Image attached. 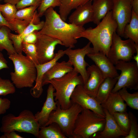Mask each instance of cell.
I'll return each instance as SVG.
<instances>
[{"instance_id":"cell-8","label":"cell","mask_w":138,"mask_h":138,"mask_svg":"<svg viewBox=\"0 0 138 138\" xmlns=\"http://www.w3.org/2000/svg\"><path fill=\"white\" fill-rule=\"evenodd\" d=\"M136 44L129 39L122 40L116 32L107 56L114 65L119 61H130L136 52Z\"/></svg>"},{"instance_id":"cell-2","label":"cell","mask_w":138,"mask_h":138,"mask_svg":"<svg viewBox=\"0 0 138 138\" xmlns=\"http://www.w3.org/2000/svg\"><path fill=\"white\" fill-rule=\"evenodd\" d=\"M95 28L89 27L80 33L79 38L88 40L93 45L94 52H101L107 56L111 44L113 34L116 32L117 24L109 12Z\"/></svg>"},{"instance_id":"cell-10","label":"cell","mask_w":138,"mask_h":138,"mask_svg":"<svg viewBox=\"0 0 138 138\" xmlns=\"http://www.w3.org/2000/svg\"><path fill=\"white\" fill-rule=\"evenodd\" d=\"M89 42L81 48L73 49L68 48L64 50L65 54L68 57V61L73 66L75 70L82 76L84 84L86 83L89 76L86 67L89 65L85 60V57L87 54L94 52L93 47L90 46Z\"/></svg>"},{"instance_id":"cell-5","label":"cell","mask_w":138,"mask_h":138,"mask_svg":"<svg viewBox=\"0 0 138 138\" xmlns=\"http://www.w3.org/2000/svg\"><path fill=\"white\" fill-rule=\"evenodd\" d=\"M1 124L0 131L2 133L17 131L30 133L39 138L40 126L30 110H24L18 116L12 113L4 116L2 119Z\"/></svg>"},{"instance_id":"cell-44","label":"cell","mask_w":138,"mask_h":138,"mask_svg":"<svg viewBox=\"0 0 138 138\" xmlns=\"http://www.w3.org/2000/svg\"><path fill=\"white\" fill-rule=\"evenodd\" d=\"M136 54L133 56V59L134 60L137 65L138 66V44H136Z\"/></svg>"},{"instance_id":"cell-27","label":"cell","mask_w":138,"mask_h":138,"mask_svg":"<svg viewBox=\"0 0 138 138\" xmlns=\"http://www.w3.org/2000/svg\"><path fill=\"white\" fill-rule=\"evenodd\" d=\"M38 7L37 6H31L19 9L16 12L15 18L30 22L33 20L34 24H38L40 21L38 12L36 10Z\"/></svg>"},{"instance_id":"cell-28","label":"cell","mask_w":138,"mask_h":138,"mask_svg":"<svg viewBox=\"0 0 138 138\" xmlns=\"http://www.w3.org/2000/svg\"><path fill=\"white\" fill-rule=\"evenodd\" d=\"M10 30L6 26L0 28V51L5 50L8 55L16 53L9 37V34Z\"/></svg>"},{"instance_id":"cell-45","label":"cell","mask_w":138,"mask_h":138,"mask_svg":"<svg viewBox=\"0 0 138 138\" xmlns=\"http://www.w3.org/2000/svg\"><path fill=\"white\" fill-rule=\"evenodd\" d=\"M21 0H4V2L5 3H9L16 5Z\"/></svg>"},{"instance_id":"cell-43","label":"cell","mask_w":138,"mask_h":138,"mask_svg":"<svg viewBox=\"0 0 138 138\" xmlns=\"http://www.w3.org/2000/svg\"><path fill=\"white\" fill-rule=\"evenodd\" d=\"M131 3L132 11L138 15V0H132Z\"/></svg>"},{"instance_id":"cell-7","label":"cell","mask_w":138,"mask_h":138,"mask_svg":"<svg viewBox=\"0 0 138 138\" xmlns=\"http://www.w3.org/2000/svg\"><path fill=\"white\" fill-rule=\"evenodd\" d=\"M57 106L56 109L51 113L44 126L55 123L67 138H72L76 121L83 109L76 103H73L69 108L66 109H62L57 102Z\"/></svg>"},{"instance_id":"cell-15","label":"cell","mask_w":138,"mask_h":138,"mask_svg":"<svg viewBox=\"0 0 138 138\" xmlns=\"http://www.w3.org/2000/svg\"><path fill=\"white\" fill-rule=\"evenodd\" d=\"M105 114V123L103 130L94 134L95 138H115L120 136L124 137L128 134L122 130L113 117L106 109L102 108Z\"/></svg>"},{"instance_id":"cell-35","label":"cell","mask_w":138,"mask_h":138,"mask_svg":"<svg viewBox=\"0 0 138 138\" xmlns=\"http://www.w3.org/2000/svg\"><path fill=\"white\" fill-rule=\"evenodd\" d=\"M61 5L60 0H41L38 7V13L40 18L44 15L45 11L49 8L59 7Z\"/></svg>"},{"instance_id":"cell-41","label":"cell","mask_w":138,"mask_h":138,"mask_svg":"<svg viewBox=\"0 0 138 138\" xmlns=\"http://www.w3.org/2000/svg\"><path fill=\"white\" fill-rule=\"evenodd\" d=\"M8 68L7 62L4 58L1 52L0 51V70Z\"/></svg>"},{"instance_id":"cell-36","label":"cell","mask_w":138,"mask_h":138,"mask_svg":"<svg viewBox=\"0 0 138 138\" xmlns=\"http://www.w3.org/2000/svg\"><path fill=\"white\" fill-rule=\"evenodd\" d=\"M30 22L25 20H21L15 18L9 23L14 31L18 34L22 33Z\"/></svg>"},{"instance_id":"cell-14","label":"cell","mask_w":138,"mask_h":138,"mask_svg":"<svg viewBox=\"0 0 138 138\" xmlns=\"http://www.w3.org/2000/svg\"><path fill=\"white\" fill-rule=\"evenodd\" d=\"M65 54L64 50H59L55 53L54 58L50 61L42 64L35 65L37 73L36 83L35 85L31 88L30 90V94L33 97L38 98L41 96L43 90L42 83L44 75Z\"/></svg>"},{"instance_id":"cell-3","label":"cell","mask_w":138,"mask_h":138,"mask_svg":"<svg viewBox=\"0 0 138 138\" xmlns=\"http://www.w3.org/2000/svg\"><path fill=\"white\" fill-rule=\"evenodd\" d=\"M14 65V71L10 73L12 82L17 88H32L36 79L35 64L27 56L17 53L9 55Z\"/></svg>"},{"instance_id":"cell-25","label":"cell","mask_w":138,"mask_h":138,"mask_svg":"<svg viewBox=\"0 0 138 138\" xmlns=\"http://www.w3.org/2000/svg\"><path fill=\"white\" fill-rule=\"evenodd\" d=\"M123 37L138 44V15L132 11L131 20L124 29Z\"/></svg>"},{"instance_id":"cell-11","label":"cell","mask_w":138,"mask_h":138,"mask_svg":"<svg viewBox=\"0 0 138 138\" xmlns=\"http://www.w3.org/2000/svg\"><path fill=\"white\" fill-rule=\"evenodd\" d=\"M37 33V39L35 44L38 60L39 64H42L49 62L54 58L55 55L54 51L57 45H63L57 39L46 35Z\"/></svg>"},{"instance_id":"cell-40","label":"cell","mask_w":138,"mask_h":138,"mask_svg":"<svg viewBox=\"0 0 138 138\" xmlns=\"http://www.w3.org/2000/svg\"><path fill=\"white\" fill-rule=\"evenodd\" d=\"M24 137L16 133L15 131H12L4 133L0 138H23Z\"/></svg>"},{"instance_id":"cell-16","label":"cell","mask_w":138,"mask_h":138,"mask_svg":"<svg viewBox=\"0 0 138 138\" xmlns=\"http://www.w3.org/2000/svg\"><path fill=\"white\" fill-rule=\"evenodd\" d=\"M87 55L95 63L106 78L117 77L119 75L115 65L102 52H94Z\"/></svg>"},{"instance_id":"cell-38","label":"cell","mask_w":138,"mask_h":138,"mask_svg":"<svg viewBox=\"0 0 138 138\" xmlns=\"http://www.w3.org/2000/svg\"><path fill=\"white\" fill-rule=\"evenodd\" d=\"M37 32L35 31L26 35L23 39L22 43L35 44L37 39Z\"/></svg>"},{"instance_id":"cell-6","label":"cell","mask_w":138,"mask_h":138,"mask_svg":"<svg viewBox=\"0 0 138 138\" xmlns=\"http://www.w3.org/2000/svg\"><path fill=\"white\" fill-rule=\"evenodd\" d=\"M105 123V118L92 111L83 109L78 115L72 138H89L102 130Z\"/></svg>"},{"instance_id":"cell-37","label":"cell","mask_w":138,"mask_h":138,"mask_svg":"<svg viewBox=\"0 0 138 138\" xmlns=\"http://www.w3.org/2000/svg\"><path fill=\"white\" fill-rule=\"evenodd\" d=\"M41 1V0H21L16 6L18 10L28 6H37L38 7Z\"/></svg>"},{"instance_id":"cell-18","label":"cell","mask_w":138,"mask_h":138,"mask_svg":"<svg viewBox=\"0 0 138 138\" xmlns=\"http://www.w3.org/2000/svg\"><path fill=\"white\" fill-rule=\"evenodd\" d=\"M87 70L89 76L83 87L88 95L95 98L99 87L106 77L95 65H89Z\"/></svg>"},{"instance_id":"cell-46","label":"cell","mask_w":138,"mask_h":138,"mask_svg":"<svg viewBox=\"0 0 138 138\" xmlns=\"http://www.w3.org/2000/svg\"><path fill=\"white\" fill-rule=\"evenodd\" d=\"M130 0V1L131 2L132 1V0Z\"/></svg>"},{"instance_id":"cell-17","label":"cell","mask_w":138,"mask_h":138,"mask_svg":"<svg viewBox=\"0 0 138 138\" xmlns=\"http://www.w3.org/2000/svg\"><path fill=\"white\" fill-rule=\"evenodd\" d=\"M93 1H90L76 8L68 17L69 23L83 27L85 24L93 22Z\"/></svg>"},{"instance_id":"cell-4","label":"cell","mask_w":138,"mask_h":138,"mask_svg":"<svg viewBox=\"0 0 138 138\" xmlns=\"http://www.w3.org/2000/svg\"><path fill=\"white\" fill-rule=\"evenodd\" d=\"M74 68L63 77L51 79L48 84L52 85L55 91L54 93V100L61 108L66 109L72 105L71 96L76 87L84 84L82 76Z\"/></svg>"},{"instance_id":"cell-9","label":"cell","mask_w":138,"mask_h":138,"mask_svg":"<svg viewBox=\"0 0 138 138\" xmlns=\"http://www.w3.org/2000/svg\"><path fill=\"white\" fill-rule=\"evenodd\" d=\"M121 72L112 92L118 91L123 87L131 89H138V66L135 62L118 61L115 65Z\"/></svg>"},{"instance_id":"cell-12","label":"cell","mask_w":138,"mask_h":138,"mask_svg":"<svg viewBox=\"0 0 138 138\" xmlns=\"http://www.w3.org/2000/svg\"><path fill=\"white\" fill-rule=\"evenodd\" d=\"M111 10L113 18L116 22L117 34L123 37V32L126 25L130 21L132 10L129 0H113Z\"/></svg>"},{"instance_id":"cell-20","label":"cell","mask_w":138,"mask_h":138,"mask_svg":"<svg viewBox=\"0 0 138 138\" xmlns=\"http://www.w3.org/2000/svg\"><path fill=\"white\" fill-rule=\"evenodd\" d=\"M73 69L72 65L68 61H63L60 62H57L44 75L42 86L48 84V82L51 79L63 77Z\"/></svg>"},{"instance_id":"cell-39","label":"cell","mask_w":138,"mask_h":138,"mask_svg":"<svg viewBox=\"0 0 138 138\" xmlns=\"http://www.w3.org/2000/svg\"><path fill=\"white\" fill-rule=\"evenodd\" d=\"M10 104V101L8 99L0 97V115L6 113L9 108Z\"/></svg>"},{"instance_id":"cell-13","label":"cell","mask_w":138,"mask_h":138,"mask_svg":"<svg viewBox=\"0 0 138 138\" xmlns=\"http://www.w3.org/2000/svg\"><path fill=\"white\" fill-rule=\"evenodd\" d=\"M83 85H79L75 87L71 97L72 103H76L83 109H89L105 118V114L101 105L95 98L90 96L85 91Z\"/></svg>"},{"instance_id":"cell-32","label":"cell","mask_w":138,"mask_h":138,"mask_svg":"<svg viewBox=\"0 0 138 138\" xmlns=\"http://www.w3.org/2000/svg\"><path fill=\"white\" fill-rule=\"evenodd\" d=\"M128 116L130 121V129L128 135L124 138H138V125L137 119L132 112L129 111Z\"/></svg>"},{"instance_id":"cell-19","label":"cell","mask_w":138,"mask_h":138,"mask_svg":"<svg viewBox=\"0 0 138 138\" xmlns=\"http://www.w3.org/2000/svg\"><path fill=\"white\" fill-rule=\"evenodd\" d=\"M55 90L53 86L50 84L47 90L46 99L41 110L34 115L35 117L40 126H44L48 121L51 112L56 109L57 102L55 101L54 98Z\"/></svg>"},{"instance_id":"cell-31","label":"cell","mask_w":138,"mask_h":138,"mask_svg":"<svg viewBox=\"0 0 138 138\" xmlns=\"http://www.w3.org/2000/svg\"><path fill=\"white\" fill-rule=\"evenodd\" d=\"M17 10L16 5L8 3L4 4H0V12L8 23L15 18Z\"/></svg>"},{"instance_id":"cell-23","label":"cell","mask_w":138,"mask_h":138,"mask_svg":"<svg viewBox=\"0 0 138 138\" xmlns=\"http://www.w3.org/2000/svg\"><path fill=\"white\" fill-rule=\"evenodd\" d=\"M117 80V77L105 78L99 87L95 98L99 104L101 105L112 92Z\"/></svg>"},{"instance_id":"cell-29","label":"cell","mask_w":138,"mask_h":138,"mask_svg":"<svg viewBox=\"0 0 138 138\" xmlns=\"http://www.w3.org/2000/svg\"><path fill=\"white\" fill-rule=\"evenodd\" d=\"M122 99L127 105L131 108L138 110V92L133 93H129L127 88L123 87L118 91Z\"/></svg>"},{"instance_id":"cell-24","label":"cell","mask_w":138,"mask_h":138,"mask_svg":"<svg viewBox=\"0 0 138 138\" xmlns=\"http://www.w3.org/2000/svg\"><path fill=\"white\" fill-rule=\"evenodd\" d=\"M59 14L61 18L65 21L71 11L78 7L93 0H60Z\"/></svg>"},{"instance_id":"cell-34","label":"cell","mask_w":138,"mask_h":138,"mask_svg":"<svg viewBox=\"0 0 138 138\" xmlns=\"http://www.w3.org/2000/svg\"><path fill=\"white\" fill-rule=\"evenodd\" d=\"M22 51L35 65L39 64L38 60L36 48L35 44L22 43Z\"/></svg>"},{"instance_id":"cell-30","label":"cell","mask_w":138,"mask_h":138,"mask_svg":"<svg viewBox=\"0 0 138 138\" xmlns=\"http://www.w3.org/2000/svg\"><path fill=\"white\" fill-rule=\"evenodd\" d=\"M112 115L120 128L128 134L130 129V121L128 113L126 111L116 112L113 113Z\"/></svg>"},{"instance_id":"cell-1","label":"cell","mask_w":138,"mask_h":138,"mask_svg":"<svg viewBox=\"0 0 138 138\" xmlns=\"http://www.w3.org/2000/svg\"><path fill=\"white\" fill-rule=\"evenodd\" d=\"M44 15L45 20L43 26L37 33L57 39L66 47L74 48L81 33L85 29L84 27L66 22L53 7L48 8Z\"/></svg>"},{"instance_id":"cell-22","label":"cell","mask_w":138,"mask_h":138,"mask_svg":"<svg viewBox=\"0 0 138 138\" xmlns=\"http://www.w3.org/2000/svg\"><path fill=\"white\" fill-rule=\"evenodd\" d=\"M93 22L97 25L110 12L113 6V0H93Z\"/></svg>"},{"instance_id":"cell-26","label":"cell","mask_w":138,"mask_h":138,"mask_svg":"<svg viewBox=\"0 0 138 138\" xmlns=\"http://www.w3.org/2000/svg\"><path fill=\"white\" fill-rule=\"evenodd\" d=\"M39 138H67L57 124L53 123L47 126H40Z\"/></svg>"},{"instance_id":"cell-33","label":"cell","mask_w":138,"mask_h":138,"mask_svg":"<svg viewBox=\"0 0 138 138\" xmlns=\"http://www.w3.org/2000/svg\"><path fill=\"white\" fill-rule=\"evenodd\" d=\"M15 91V86L10 80L0 77V96H5L14 94Z\"/></svg>"},{"instance_id":"cell-21","label":"cell","mask_w":138,"mask_h":138,"mask_svg":"<svg viewBox=\"0 0 138 138\" xmlns=\"http://www.w3.org/2000/svg\"><path fill=\"white\" fill-rule=\"evenodd\" d=\"M101 105L112 115L115 112H124L127 110V105L118 91L111 93Z\"/></svg>"},{"instance_id":"cell-42","label":"cell","mask_w":138,"mask_h":138,"mask_svg":"<svg viewBox=\"0 0 138 138\" xmlns=\"http://www.w3.org/2000/svg\"><path fill=\"white\" fill-rule=\"evenodd\" d=\"M3 26H6L8 27L11 30L13 31V29L8 23L2 15L0 12V28Z\"/></svg>"}]
</instances>
